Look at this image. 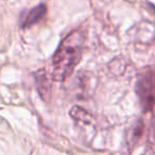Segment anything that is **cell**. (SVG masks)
<instances>
[{
	"instance_id": "6da1fadb",
	"label": "cell",
	"mask_w": 155,
	"mask_h": 155,
	"mask_svg": "<svg viewBox=\"0 0 155 155\" xmlns=\"http://www.w3.org/2000/svg\"><path fill=\"white\" fill-rule=\"evenodd\" d=\"M84 44L85 34L79 30L72 31L61 41L52 62V79L54 81L63 82L72 74L82 58Z\"/></svg>"
},
{
	"instance_id": "7a4b0ae2",
	"label": "cell",
	"mask_w": 155,
	"mask_h": 155,
	"mask_svg": "<svg viewBox=\"0 0 155 155\" xmlns=\"http://www.w3.org/2000/svg\"><path fill=\"white\" fill-rule=\"evenodd\" d=\"M136 93L139 98L140 105L144 112H150L155 106V73L148 70L138 77Z\"/></svg>"
},
{
	"instance_id": "3957f363",
	"label": "cell",
	"mask_w": 155,
	"mask_h": 155,
	"mask_svg": "<svg viewBox=\"0 0 155 155\" xmlns=\"http://www.w3.org/2000/svg\"><path fill=\"white\" fill-rule=\"evenodd\" d=\"M35 83H36V88L39 96L43 98L45 101H48L51 97V82L48 77L45 69H39L34 73Z\"/></svg>"
},
{
	"instance_id": "277c9868",
	"label": "cell",
	"mask_w": 155,
	"mask_h": 155,
	"mask_svg": "<svg viewBox=\"0 0 155 155\" xmlns=\"http://www.w3.org/2000/svg\"><path fill=\"white\" fill-rule=\"evenodd\" d=\"M47 13V8L45 5H39L37 7L33 8L25 17L24 21L21 22L22 28H29V27L34 26L35 24L39 22Z\"/></svg>"
},
{
	"instance_id": "5b68a950",
	"label": "cell",
	"mask_w": 155,
	"mask_h": 155,
	"mask_svg": "<svg viewBox=\"0 0 155 155\" xmlns=\"http://www.w3.org/2000/svg\"><path fill=\"white\" fill-rule=\"evenodd\" d=\"M69 114H70V116L72 117L74 120L80 121V122H82V123H89V121H91V119L89 113L86 112L84 108L80 107V106H73Z\"/></svg>"
}]
</instances>
